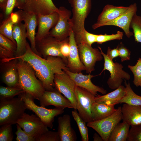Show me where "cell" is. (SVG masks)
<instances>
[{"label": "cell", "instance_id": "cell-1", "mask_svg": "<svg viewBox=\"0 0 141 141\" xmlns=\"http://www.w3.org/2000/svg\"><path fill=\"white\" fill-rule=\"evenodd\" d=\"M18 87L38 100L45 91L41 81L37 79L35 71L27 62L18 59Z\"/></svg>", "mask_w": 141, "mask_h": 141}, {"label": "cell", "instance_id": "cell-21", "mask_svg": "<svg viewBox=\"0 0 141 141\" xmlns=\"http://www.w3.org/2000/svg\"><path fill=\"white\" fill-rule=\"evenodd\" d=\"M128 8L129 6L106 5L98 16L96 22L92 26V28L95 30L102 27L104 24L113 20L125 12Z\"/></svg>", "mask_w": 141, "mask_h": 141}, {"label": "cell", "instance_id": "cell-46", "mask_svg": "<svg viewBox=\"0 0 141 141\" xmlns=\"http://www.w3.org/2000/svg\"><path fill=\"white\" fill-rule=\"evenodd\" d=\"M17 0H8L4 11L5 19L9 17L15 7H16Z\"/></svg>", "mask_w": 141, "mask_h": 141}, {"label": "cell", "instance_id": "cell-7", "mask_svg": "<svg viewBox=\"0 0 141 141\" xmlns=\"http://www.w3.org/2000/svg\"><path fill=\"white\" fill-rule=\"evenodd\" d=\"M122 119L121 107L120 106L111 115L99 120L88 122L87 126L96 131L103 141H108L112 131Z\"/></svg>", "mask_w": 141, "mask_h": 141}, {"label": "cell", "instance_id": "cell-38", "mask_svg": "<svg viewBox=\"0 0 141 141\" xmlns=\"http://www.w3.org/2000/svg\"><path fill=\"white\" fill-rule=\"evenodd\" d=\"M127 141H141V124L131 126Z\"/></svg>", "mask_w": 141, "mask_h": 141}, {"label": "cell", "instance_id": "cell-31", "mask_svg": "<svg viewBox=\"0 0 141 141\" xmlns=\"http://www.w3.org/2000/svg\"><path fill=\"white\" fill-rule=\"evenodd\" d=\"M72 113L78 127L81 136V140L89 141L88 129L86 125V122L80 116L77 110L74 109L72 111Z\"/></svg>", "mask_w": 141, "mask_h": 141}, {"label": "cell", "instance_id": "cell-20", "mask_svg": "<svg viewBox=\"0 0 141 141\" xmlns=\"http://www.w3.org/2000/svg\"><path fill=\"white\" fill-rule=\"evenodd\" d=\"M69 38L70 50L67 58V67L72 72H81L82 71L85 70V68L80 59L77 45L72 28Z\"/></svg>", "mask_w": 141, "mask_h": 141}, {"label": "cell", "instance_id": "cell-37", "mask_svg": "<svg viewBox=\"0 0 141 141\" xmlns=\"http://www.w3.org/2000/svg\"><path fill=\"white\" fill-rule=\"evenodd\" d=\"M123 36V33L120 31H117L115 34L97 35L96 42L98 44H102L104 43L111 40H119L122 39Z\"/></svg>", "mask_w": 141, "mask_h": 141}, {"label": "cell", "instance_id": "cell-23", "mask_svg": "<svg viewBox=\"0 0 141 141\" xmlns=\"http://www.w3.org/2000/svg\"><path fill=\"white\" fill-rule=\"evenodd\" d=\"M57 132L61 141H75L77 140L76 133L71 125V118L68 114L58 118Z\"/></svg>", "mask_w": 141, "mask_h": 141}, {"label": "cell", "instance_id": "cell-30", "mask_svg": "<svg viewBox=\"0 0 141 141\" xmlns=\"http://www.w3.org/2000/svg\"><path fill=\"white\" fill-rule=\"evenodd\" d=\"M124 80L125 93L119 101V103H124L133 105H141V96L135 93L131 88L129 82L127 83L125 80Z\"/></svg>", "mask_w": 141, "mask_h": 141}, {"label": "cell", "instance_id": "cell-39", "mask_svg": "<svg viewBox=\"0 0 141 141\" xmlns=\"http://www.w3.org/2000/svg\"><path fill=\"white\" fill-rule=\"evenodd\" d=\"M0 46L13 53L15 55L17 49L16 44L9 39L0 34Z\"/></svg>", "mask_w": 141, "mask_h": 141}, {"label": "cell", "instance_id": "cell-50", "mask_svg": "<svg viewBox=\"0 0 141 141\" xmlns=\"http://www.w3.org/2000/svg\"><path fill=\"white\" fill-rule=\"evenodd\" d=\"M8 0H0V7L3 12L4 11Z\"/></svg>", "mask_w": 141, "mask_h": 141}, {"label": "cell", "instance_id": "cell-17", "mask_svg": "<svg viewBox=\"0 0 141 141\" xmlns=\"http://www.w3.org/2000/svg\"><path fill=\"white\" fill-rule=\"evenodd\" d=\"M17 12L22 21H24L25 25L27 38L30 43L32 50L36 54L40 56L36 49V29L38 25L37 15L26 12L22 9H19Z\"/></svg>", "mask_w": 141, "mask_h": 141}, {"label": "cell", "instance_id": "cell-9", "mask_svg": "<svg viewBox=\"0 0 141 141\" xmlns=\"http://www.w3.org/2000/svg\"><path fill=\"white\" fill-rule=\"evenodd\" d=\"M63 40H58L49 34L36 42V48L40 56L43 58L46 59L49 56L59 57L67 64V59L62 56L60 50Z\"/></svg>", "mask_w": 141, "mask_h": 141}, {"label": "cell", "instance_id": "cell-11", "mask_svg": "<svg viewBox=\"0 0 141 141\" xmlns=\"http://www.w3.org/2000/svg\"><path fill=\"white\" fill-rule=\"evenodd\" d=\"M59 17L55 26L50 31L49 35L61 41L69 37L72 28L70 22V11L63 6L58 8Z\"/></svg>", "mask_w": 141, "mask_h": 141}, {"label": "cell", "instance_id": "cell-19", "mask_svg": "<svg viewBox=\"0 0 141 141\" xmlns=\"http://www.w3.org/2000/svg\"><path fill=\"white\" fill-rule=\"evenodd\" d=\"M37 16L38 27L36 36V42L49 34L50 30L56 24L59 17L57 12L46 15L39 14Z\"/></svg>", "mask_w": 141, "mask_h": 141}, {"label": "cell", "instance_id": "cell-35", "mask_svg": "<svg viewBox=\"0 0 141 141\" xmlns=\"http://www.w3.org/2000/svg\"><path fill=\"white\" fill-rule=\"evenodd\" d=\"M128 67L133 74L134 84L137 87H141V58H139L135 65H129Z\"/></svg>", "mask_w": 141, "mask_h": 141}, {"label": "cell", "instance_id": "cell-32", "mask_svg": "<svg viewBox=\"0 0 141 141\" xmlns=\"http://www.w3.org/2000/svg\"><path fill=\"white\" fill-rule=\"evenodd\" d=\"M14 25L9 16L2 22L0 27V34L9 39L16 44L13 36Z\"/></svg>", "mask_w": 141, "mask_h": 141}, {"label": "cell", "instance_id": "cell-12", "mask_svg": "<svg viewBox=\"0 0 141 141\" xmlns=\"http://www.w3.org/2000/svg\"><path fill=\"white\" fill-rule=\"evenodd\" d=\"M80 59L89 74L95 70L96 62L102 60L103 57L98 49L93 48L85 42L77 45Z\"/></svg>", "mask_w": 141, "mask_h": 141}, {"label": "cell", "instance_id": "cell-41", "mask_svg": "<svg viewBox=\"0 0 141 141\" xmlns=\"http://www.w3.org/2000/svg\"><path fill=\"white\" fill-rule=\"evenodd\" d=\"M17 130L15 133L16 136L17 141H36L35 139L28 135L17 124H16Z\"/></svg>", "mask_w": 141, "mask_h": 141}, {"label": "cell", "instance_id": "cell-27", "mask_svg": "<svg viewBox=\"0 0 141 141\" xmlns=\"http://www.w3.org/2000/svg\"><path fill=\"white\" fill-rule=\"evenodd\" d=\"M125 88L121 85L114 91L103 95H98L96 96L95 102L106 104L116 105L124 96Z\"/></svg>", "mask_w": 141, "mask_h": 141}, {"label": "cell", "instance_id": "cell-13", "mask_svg": "<svg viewBox=\"0 0 141 141\" xmlns=\"http://www.w3.org/2000/svg\"><path fill=\"white\" fill-rule=\"evenodd\" d=\"M54 82L55 88L70 101L74 109L77 110V101L75 92L76 85L68 74L65 71L61 74H55Z\"/></svg>", "mask_w": 141, "mask_h": 141}, {"label": "cell", "instance_id": "cell-45", "mask_svg": "<svg viewBox=\"0 0 141 141\" xmlns=\"http://www.w3.org/2000/svg\"><path fill=\"white\" fill-rule=\"evenodd\" d=\"M97 34L90 33L84 30L83 34V42L91 46L92 45L96 42Z\"/></svg>", "mask_w": 141, "mask_h": 141}, {"label": "cell", "instance_id": "cell-26", "mask_svg": "<svg viewBox=\"0 0 141 141\" xmlns=\"http://www.w3.org/2000/svg\"><path fill=\"white\" fill-rule=\"evenodd\" d=\"M14 59H20L28 63L33 68L36 74L38 73L41 66L46 60L36 54L27 42L24 53L20 56L12 58L9 61Z\"/></svg>", "mask_w": 141, "mask_h": 141}, {"label": "cell", "instance_id": "cell-18", "mask_svg": "<svg viewBox=\"0 0 141 141\" xmlns=\"http://www.w3.org/2000/svg\"><path fill=\"white\" fill-rule=\"evenodd\" d=\"M137 5L135 3L129 6L128 10L124 13L113 20L103 24L102 26H117L122 29L125 35L130 38L133 35V32L130 30V25L132 18L136 13Z\"/></svg>", "mask_w": 141, "mask_h": 141}, {"label": "cell", "instance_id": "cell-33", "mask_svg": "<svg viewBox=\"0 0 141 141\" xmlns=\"http://www.w3.org/2000/svg\"><path fill=\"white\" fill-rule=\"evenodd\" d=\"M130 27L133 30L135 41L141 43V16L136 13L132 18Z\"/></svg>", "mask_w": 141, "mask_h": 141}, {"label": "cell", "instance_id": "cell-40", "mask_svg": "<svg viewBox=\"0 0 141 141\" xmlns=\"http://www.w3.org/2000/svg\"><path fill=\"white\" fill-rule=\"evenodd\" d=\"M36 141H61L57 132L48 131L36 139Z\"/></svg>", "mask_w": 141, "mask_h": 141}, {"label": "cell", "instance_id": "cell-28", "mask_svg": "<svg viewBox=\"0 0 141 141\" xmlns=\"http://www.w3.org/2000/svg\"><path fill=\"white\" fill-rule=\"evenodd\" d=\"M115 105L95 102L92 104L91 109L93 121L102 119L112 114L117 110L114 108Z\"/></svg>", "mask_w": 141, "mask_h": 141}, {"label": "cell", "instance_id": "cell-3", "mask_svg": "<svg viewBox=\"0 0 141 141\" xmlns=\"http://www.w3.org/2000/svg\"><path fill=\"white\" fill-rule=\"evenodd\" d=\"M68 69L67 64L61 57L48 56L36 75L42 83L45 90H52L55 87L54 82L55 74L64 72Z\"/></svg>", "mask_w": 141, "mask_h": 141}, {"label": "cell", "instance_id": "cell-4", "mask_svg": "<svg viewBox=\"0 0 141 141\" xmlns=\"http://www.w3.org/2000/svg\"><path fill=\"white\" fill-rule=\"evenodd\" d=\"M27 109L21 97L0 99V126L17 124Z\"/></svg>", "mask_w": 141, "mask_h": 141}, {"label": "cell", "instance_id": "cell-22", "mask_svg": "<svg viewBox=\"0 0 141 141\" xmlns=\"http://www.w3.org/2000/svg\"><path fill=\"white\" fill-rule=\"evenodd\" d=\"M18 59L2 63V78L3 82L7 86L19 88V73L17 67Z\"/></svg>", "mask_w": 141, "mask_h": 141}, {"label": "cell", "instance_id": "cell-44", "mask_svg": "<svg viewBox=\"0 0 141 141\" xmlns=\"http://www.w3.org/2000/svg\"><path fill=\"white\" fill-rule=\"evenodd\" d=\"M60 50L62 56L67 59L69 55L70 50L69 37L63 40L61 46Z\"/></svg>", "mask_w": 141, "mask_h": 141}, {"label": "cell", "instance_id": "cell-24", "mask_svg": "<svg viewBox=\"0 0 141 141\" xmlns=\"http://www.w3.org/2000/svg\"><path fill=\"white\" fill-rule=\"evenodd\" d=\"M13 37L15 41L17 49L15 57L20 56L25 52L27 42L25 25L22 22L14 24L13 27Z\"/></svg>", "mask_w": 141, "mask_h": 141}, {"label": "cell", "instance_id": "cell-14", "mask_svg": "<svg viewBox=\"0 0 141 141\" xmlns=\"http://www.w3.org/2000/svg\"><path fill=\"white\" fill-rule=\"evenodd\" d=\"M39 100L40 106L44 107L53 105L59 109H74L70 101L55 88L52 90H45Z\"/></svg>", "mask_w": 141, "mask_h": 141}, {"label": "cell", "instance_id": "cell-2", "mask_svg": "<svg viewBox=\"0 0 141 141\" xmlns=\"http://www.w3.org/2000/svg\"><path fill=\"white\" fill-rule=\"evenodd\" d=\"M72 8L70 19L72 29L77 45L83 42L84 23L91 8V0H68Z\"/></svg>", "mask_w": 141, "mask_h": 141}, {"label": "cell", "instance_id": "cell-51", "mask_svg": "<svg viewBox=\"0 0 141 141\" xmlns=\"http://www.w3.org/2000/svg\"><path fill=\"white\" fill-rule=\"evenodd\" d=\"M94 141H103V140L101 137L96 133H95L93 135Z\"/></svg>", "mask_w": 141, "mask_h": 141}, {"label": "cell", "instance_id": "cell-15", "mask_svg": "<svg viewBox=\"0 0 141 141\" xmlns=\"http://www.w3.org/2000/svg\"><path fill=\"white\" fill-rule=\"evenodd\" d=\"M21 9L37 15H48L58 11V8L52 0H25Z\"/></svg>", "mask_w": 141, "mask_h": 141}, {"label": "cell", "instance_id": "cell-8", "mask_svg": "<svg viewBox=\"0 0 141 141\" xmlns=\"http://www.w3.org/2000/svg\"><path fill=\"white\" fill-rule=\"evenodd\" d=\"M75 94L77 101V110L82 118L86 122L93 121L91 109L95 102L96 96L82 87L76 86Z\"/></svg>", "mask_w": 141, "mask_h": 141}, {"label": "cell", "instance_id": "cell-29", "mask_svg": "<svg viewBox=\"0 0 141 141\" xmlns=\"http://www.w3.org/2000/svg\"><path fill=\"white\" fill-rule=\"evenodd\" d=\"M130 126L125 121L119 122L111 132L108 141H127Z\"/></svg>", "mask_w": 141, "mask_h": 141}, {"label": "cell", "instance_id": "cell-42", "mask_svg": "<svg viewBox=\"0 0 141 141\" xmlns=\"http://www.w3.org/2000/svg\"><path fill=\"white\" fill-rule=\"evenodd\" d=\"M15 57L14 53L0 46V58L2 63L8 62Z\"/></svg>", "mask_w": 141, "mask_h": 141}, {"label": "cell", "instance_id": "cell-6", "mask_svg": "<svg viewBox=\"0 0 141 141\" xmlns=\"http://www.w3.org/2000/svg\"><path fill=\"white\" fill-rule=\"evenodd\" d=\"M98 48L104 60L103 68L99 75L105 70L108 71L110 76L107 81V84L110 89H115L121 85L123 79L129 80L130 75L122 69L123 66L121 64L114 62L109 55L104 53L100 47Z\"/></svg>", "mask_w": 141, "mask_h": 141}, {"label": "cell", "instance_id": "cell-48", "mask_svg": "<svg viewBox=\"0 0 141 141\" xmlns=\"http://www.w3.org/2000/svg\"><path fill=\"white\" fill-rule=\"evenodd\" d=\"M10 16L14 24L22 21L17 11L14 13L13 12L11 13Z\"/></svg>", "mask_w": 141, "mask_h": 141}, {"label": "cell", "instance_id": "cell-25", "mask_svg": "<svg viewBox=\"0 0 141 141\" xmlns=\"http://www.w3.org/2000/svg\"><path fill=\"white\" fill-rule=\"evenodd\" d=\"M123 121L132 126L141 124V105H133L126 103L121 107Z\"/></svg>", "mask_w": 141, "mask_h": 141}, {"label": "cell", "instance_id": "cell-52", "mask_svg": "<svg viewBox=\"0 0 141 141\" xmlns=\"http://www.w3.org/2000/svg\"></svg>", "mask_w": 141, "mask_h": 141}, {"label": "cell", "instance_id": "cell-5", "mask_svg": "<svg viewBox=\"0 0 141 141\" xmlns=\"http://www.w3.org/2000/svg\"><path fill=\"white\" fill-rule=\"evenodd\" d=\"M24 102L27 109L34 112L47 127L52 129L54 118L64 112V109L56 108L48 109L38 106L34 102V98L30 94L24 92L19 95Z\"/></svg>", "mask_w": 141, "mask_h": 141}, {"label": "cell", "instance_id": "cell-34", "mask_svg": "<svg viewBox=\"0 0 141 141\" xmlns=\"http://www.w3.org/2000/svg\"><path fill=\"white\" fill-rule=\"evenodd\" d=\"M22 89L16 87L1 86L0 87V99H8L14 97L24 93Z\"/></svg>", "mask_w": 141, "mask_h": 141}, {"label": "cell", "instance_id": "cell-43", "mask_svg": "<svg viewBox=\"0 0 141 141\" xmlns=\"http://www.w3.org/2000/svg\"><path fill=\"white\" fill-rule=\"evenodd\" d=\"M118 46L119 56L120 57L122 62L130 60L131 52L130 50L124 45H121Z\"/></svg>", "mask_w": 141, "mask_h": 141}, {"label": "cell", "instance_id": "cell-16", "mask_svg": "<svg viewBox=\"0 0 141 141\" xmlns=\"http://www.w3.org/2000/svg\"><path fill=\"white\" fill-rule=\"evenodd\" d=\"M64 71L73 80L76 86L86 89L96 96L98 95L97 92L104 95L106 94L107 91L105 90L103 87L95 85L92 83L91 79L95 76L91 75V74L84 75L81 72H72L69 69Z\"/></svg>", "mask_w": 141, "mask_h": 141}, {"label": "cell", "instance_id": "cell-10", "mask_svg": "<svg viewBox=\"0 0 141 141\" xmlns=\"http://www.w3.org/2000/svg\"><path fill=\"white\" fill-rule=\"evenodd\" d=\"M17 124L28 135L35 139L49 131L48 127L40 119L37 115L33 114L30 115L25 113Z\"/></svg>", "mask_w": 141, "mask_h": 141}, {"label": "cell", "instance_id": "cell-49", "mask_svg": "<svg viewBox=\"0 0 141 141\" xmlns=\"http://www.w3.org/2000/svg\"><path fill=\"white\" fill-rule=\"evenodd\" d=\"M25 0H17L16 7L21 9L24 5Z\"/></svg>", "mask_w": 141, "mask_h": 141}, {"label": "cell", "instance_id": "cell-47", "mask_svg": "<svg viewBox=\"0 0 141 141\" xmlns=\"http://www.w3.org/2000/svg\"><path fill=\"white\" fill-rule=\"evenodd\" d=\"M107 54L109 55L111 58L113 59L119 56L118 46L115 48L111 49L109 47H108Z\"/></svg>", "mask_w": 141, "mask_h": 141}, {"label": "cell", "instance_id": "cell-36", "mask_svg": "<svg viewBox=\"0 0 141 141\" xmlns=\"http://www.w3.org/2000/svg\"><path fill=\"white\" fill-rule=\"evenodd\" d=\"M0 126V141H12L14 136L12 125L5 124Z\"/></svg>", "mask_w": 141, "mask_h": 141}]
</instances>
